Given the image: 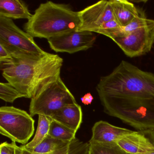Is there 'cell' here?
Here are the masks:
<instances>
[{"label": "cell", "mask_w": 154, "mask_h": 154, "mask_svg": "<svg viewBox=\"0 0 154 154\" xmlns=\"http://www.w3.org/2000/svg\"><path fill=\"white\" fill-rule=\"evenodd\" d=\"M96 89L105 113L138 130L154 129V74L122 60Z\"/></svg>", "instance_id": "1"}, {"label": "cell", "mask_w": 154, "mask_h": 154, "mask_svg": "<svg viewBox=\"0 0 154 154\" xmlns=\"http://www.w3.org/2000/svg\"><path fill=\"white\" fill-rule=\"evenodd\" d=\"M11 58L1 62L3 77L25 96L32 99L51 81L60 76L63 60L59 55L10 50Z\"/></svg>", "instance_id": "2"}, {"label": "cell", "mask_w": 154, "mask_h": 154, "mask_svg": "<svg viewBox=\"0 0 154 154\" xmlns=\"http://www.w3.org/2000/svg\"><path fill=\"white\" fill-rule=\"evenodd\" d=\"M81 25L79 11L67 4L48 1L40 4L24 28L33 37L48 39L78 30Z\"/></svg>", "instance_id": "3"}, {"label": "cell", "mask_w": 154, "mask_h": 154, "mask_svg": "<svg viewBox=\"0 0 154 154\" xmlns=\"http://www.w3.org/2000/svg\"><path fill=\"white\" fill-rule=\"evenodd\" d=\"M75 103V98L60 75L44 86L31 99L29 112L32 117L42 115L51 118L64 106Z\"/></svg>", "instance_id": "4"}, {"label": "cell", "mask_w": 154, "mask_h": 154, "mask_svg": "<svg viewBox=\"0 0 154 154\" xmlns=\"http://www.w3.org/2000/svg\"><path fill=\"white\" fill-rule=\"evenodd\" d=\"M35 132V120L27 112L13 106L0 108V133L12 142L27 144Z\"/></svg>", "instance_id": "5"}, {"label": "cell", "mask_w": 154, "mask_h": 154, "mask_svg": "<svg viewBox=\"0 0 154 154\" xmlns=\"http://www.w3.org/2000/svg\"><path fill=\"white\" fill-rule=\"evenodd\" d=\"M0 44L10 50L28 54H41L42 50L34 37L16 25L13 20L0 17Z\"/></svg>", "instance_id": "6"}, {"label": "cell", "mask_w": 154, "mask_h": 154, "mask_svg": "<svg viewBox=\"0 0 154 154\" xmlns=\"http://www.w3.org/2000/svg\"><path fill=\"white\" fill-rule=\"evenodd\" d=\"M112 40L131 58L146 54L151 51L154 44V22Z\"/></svg>", "instance_id": "7"}, {"label": "cell", "mask_w": 154, "mask_h": 154, "mask_svg": "<svg viewBox=\"0 0 154 154\" xmlns=\"http://www.w3.org/2000/svg\"><path fill=\"white\" fill-rule=\"evenodd\" d=\"M96 39L93 32L75 30L51 38L48 41L50 48L56 53L72 54L91 48Z\"/></svg>", "instance_id": "8"}, {"label": "cell", "mask_w": 154, "mask_h": 154, "mask_svg": "<svg viewBox=\"0 0 154 154\" xmlns=\"http://www.w3.org/2000/svg\"><path fill=\"white\" fill-rule=\"evenodd\" d=\"M81 25L78 31L96 33L104 23L115 19L110 1H100L79 11Z\"/></svg>", "instance_id": "9"}, {"label": "cell", "mask_w": 154, "mask_h": 154, "mask_svg": "<svg viewBox=\"0 0 154 154\" xmlns=\"http://www.w3.org/2000/svg\"><path fill=\"white\" fill-rule=\"evenodd\" d=\"M116 143L130 154H141L154 151V129L133 131Z\"/></svg>", "instance_id": "10"}, {"label": "cell", "mask_w": 154, "mask_h": 154, "mask_svg": "<svg viewBox=\"0 0 154 154\" xmlns=\"http://www.w3.org/2000/svg\"><path fill=\"white\" fill-rule=\"evenodd\" d=\"M133 131L113 126L107 122L100 121L96 122L93 127L92 136L89 141L99 143L117 142Z\"/></svg>", "instance_id": "11"}, {"label": "cell", "mask_w": 154, "mask_h": 154, "mask_svg": "<svg viewBox=\"0 0 154 154\" xmlns=\"http://www.w3.org/2000/svg\"><path fill=\"white\" fill-rule=\"evenodd\" d=\"M77 132L82 122V112L77 103L64 106L58 110L51 118Z\"/></svg>", "instance_id": "12"}, {"label": "cell", "mask_w": 154, "mask_h": 154, "mask_svg": "<svg viewBox=\"0 0 154 154\" xmlns=\"http://www.w3.org/2000/svg\"><path fill=\"white\" fill-rule=\"evenodd\" d=\"M114 18L119 25L124 27L140 14L141 10L127 0H110Z\"/></svg>", "instance_id": "13"}, {"label": "cell", "mask_w": 154, "mask_h": 154, "mask_svg": "<svg viewBox=\"0 0 154 154\" xmlns=\"http://www.w3.org/2000/svg\"><path fill=\"white\" fill-rule=\"evenodd\" d=\"M32 14L26 3L20 0H1L0 17L11 19L29 20Z\"/></svg>", "instance_id": "14"}, {"label": "cell", "mask_w": 154, "mask_h": 154, "mask_svg": "<svg viewBox=\"0 0 154 154\" xmlns=\"http://www.w3.org/2000/svg\"><path fill=\"white\" fill-rule=\"evenodd\" d=\"M51 120L49 117L38 115V125L35 137L29 143L21 146L28 151H32L40 145L48 136Z\"/></svg>", "instance_id": "15"}, {"label": "cell", "mask_w": 154, "mask_h": 154, "mask_svg": "<svg viewBox=\"0 0 154 154\" xmlns=\"http://www.w3.org/2000/svg\"><path fill=\"white\" fill-rule=\"evenodd\" d=\"M19 154H88L89 143L81 141L77 138L73 140L71 144L60 149L46 153L30 152L20 146Z\"/></svg>", "instance_id": "16"}, {"label": "cell", "mask_w": 154, "mask_h": 154, "mask_svg": "<svg viewBox=\"0 0 154 154\" xmlns=\"http://www.w3.org/2000/svg\"><path fill=\"white\" fill-rule=\"evenodd\" d=\"M154 22L153 20L147 18L144 12L141 10L140 14L135 17L129 24L125 26L121 27L119 31L112 36L111 39L112 40L116 38L122 37L128 35L133 31Z\"/></svg>", "instance_id": "17"}, {"label": "cell", "mask_w": 154, "mask_h": 154, "mask_svg": "<svg viewBox=\"0 0 154 154\" xmlns=\"http://www.w3.org/2000/svg\"><path fill=\"white\" fill-rule=\"evenodd\" d=\"M89 143L88 154H130L116 142L99 143L89 141Z\"/></svg>", "instance_id": "18"}, {"label": "cell", "mask_w": 154, "mask_h": 154, "mask_svg": "<svg viewBox=\"0 0 154 154\" xmlns=\"http://www.w3.org/2000/svg\"><path fill=\"white\" fill-rule=\"evenodd\" d=\"M51 120L48 136L56 139L65 141H72L76 138V131L59 122Z\"/></svg>", "instance_id": "19"}, {"label": "cell", "mask_w": 154, "mask_h": 154, "mask_svg": "<svg viewBox=\"0 0 154 154\" xmlns=\"http://www.w3.org/2000/svg\"><path fill=\"white\" fill-rule=\"evenodd\" d=\"M25 96L9 83H0V98L6 102L12 103L18 98Z\"/></svg>", "instance_id": "20"}, {"label": "cell", "mask_w": 154, "mask_h": 154, "mask_svg": "<svg viewBox=\"0 0 154 154\" xmlns=\"http://www.w3.org/2000/svg\"><path fill=\"white\" fill-rule=\"evenodd\" d=\"M20 149L16 142H3L0 145V154H19Z\"/></svg>", "instance_id": "21"}, {"label": "cell", "mask_w": 154, "mask_h": 154, "mask_svg": "<svg viewBox=\"0 0 154 154\" xmlns=\"http://www.w3.org/2000/svg\"><path fill=\"white\" fill-rule=\"evenodd\" d=\"M12 57L8 49L2 44H0V63L7 61Z\"/></svg>", "instance_id": "22"}, {"label": "cell", "mask_w": 154, "mask_h": 154, "mask_svg": "<svg viewBox=\"0 0 154 154\" xmlns=\"http://www.w3.org/2000/svg\"><path fill=\"white\" fill-rule=\"evenodd\" d=\"M93 100V97L90 93L86 94L84 96H83L81 98V100H82V102L85 105L91 104V103L92 102Z\"/></svg>", "instance_id": "23"}, {"label": "cell", "mask_w": 154, "mask_h": 154, "mask_svg": "<svg viewBox=\"0 0 154 154\" xmlns=\"http://www.w3.org/2000/svg\"><path fill=\"white\" fill-rule=\"evenodd\" d=\"M154 154V151H152V152H149V153H144V154Z\"/></svg>", "instance_id": "24"}]
</instances>
